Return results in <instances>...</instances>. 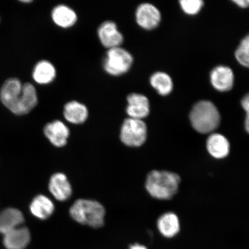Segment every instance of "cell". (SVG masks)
I'll list each match as a JSON object with an SVG mask.
<instances>
[{"instance_id": "20", "label": "cell", "mask_w": 249, "mask_h": 249, "mask_svg": "<svg viewBox=\"0 0 249 249\" xmlns=\"http://www.w3.org/2000/svg\"><path fill=\"white\" fill-rule=\"evenodd\" d=\"M157 227L161 235L166 238H172L179 232V218L172 212L164 213L159 217Z\"/></svg>"}, {"instance_id": "9", "label": "cell", "mask_w": 249, "mask_h": 249, "mask_svg": "<svg viewBox=\"0 0 249 249\" xmlns=\"http://www.w3.org/2000/svg\"><path fill=\"white\" fill-rule=\"evenodd\" d=\"M126 112L129 118L143 120L148 116L150 105L147 96L138 93H132L127 96Z\"/></svg>"}, {"instance_id": "24", "label": "cell", "mask_w": 249, "mask_h": 249, "mask_svg": "<svg viewBox=\"0 0 249 249\" xmlns=\"http://www.w3.org/2000/svg\"><path fill=\"white\" fill-rule=\"evenodd\" d=\"M241 105L246 112L245 127L246 131L249 134V93L244 96L241 101Z\"/></svg>"}, {"instance_id": "8", "label": "cell", "mask_w": 249, "mask_h": 249, "mask_svg": "<svg viewBox=\"0 0 249 249\" xmlns=\"http://www.w3.org/2000/svg\"><path fill=\"white\" fill-rule=\"evenodd\" d=\"M98 36L101 44L108 49L120 47L124 42V36L116 23L106 21L102 23L98 29Z\"/></svg>"}, {"instance_id": "22", "label": "cell", "mask_w": 249, "mask_h": 249, "mask_svg": "<svg viewBox=\"0 0 249 249\" xmlns=\"http://www.w3.org/2000/svg\"><path fill=\"white\" fill-rule=\"evenodd\" d=\"M235 55L239 64L249 68V34L242 40L236 50Z\"/></svg>"}, {"instance_id": "7", "label": "cell", "mask_w": 249, "mask_h": 249, "mask_svg": "<svg viewBox=\"0 0 249 249\" xmlns=\"http://www.w3.org/2000/svg\"><path fill=\"white\" fill-rule=\"evenodd\" d=\"M136 23L146 30H152L160 25L161 16L160 12L155 5L149 3H143L136 9Z\"/></svg>"}, {"instance_id": "23", "label": "cell", "mask_w": 249, "mask_h": 249, "mask_svg": "<svg viewBox=\"0 0 249 249\" xmlns=\"http://www.w3.org/2000/svg\"><path fill=\"white\" fill-rule=\"evenodd\" d=\"M179 4L183 12L190 15L197 14L204 6L201 0H181Z\"/></svg>"}, {"instance_id": "14", "label": "cell", "mask_w": 249, "mask_h": 249, "mask_svg": "<svg viewBox=\"0 0 249 249\" xmlns=\"http://www.w3.org/2000/svg\"><path fill=\"white\" fill-rule=\"evenodd\" d=\"M3 244L7 249H25L31 241V233L21 226L3 235Z\"/></svg>"}, {"instance_id": "1", "label": "cell", "mask_w": 249, "mask_h": 249, "mask_svg": "<svg viewBox=\"0 0 249 249\" xmlns=\"http://www.w3.org/2000/svg\"><path fill=\"white\" fill-rule=\"evenodd\" d=\"M180 182V177L175 173L152 170L147 175L145 187L151 197L158 200H168L177 194Z\"/></svg>"}, {"instance_id": "2", "label": "cell", "mask_w": 249, "mask_h": 249, "mask_svg": "<svg viewBox=\"0 0 249 249\" xmlns=\"http://www.w3.org/2000/svg\"><path fill=\"white\" fill-rule=\"evenodd\" d=\"M0 102L16 116L27 114V98L23 83L17 77H10L0 88Z\"/></svg>"}, {"instance_id": "12", "label": "cell", "mask_w": 249, "mask_h": 249, "mask_svg": "<svg viewBox=\"0 0 249 249\" xmlns=\"http://www.w3.org/2000/svg\"><path fill=\"white\" fill-rule=\"evenodd\" d=\"M210 80L212 85L217 91H229L234 83V74L231 68L220 65L211 71Z\"/></svg>"}, {"instance_id": "21", "label": "cell", "mask_w": 249, "mask_h": 249, "mask_svg": "<svg viewBox=\"0 0 249 249\" xmlns=\"http://www.w3.org/2000/svg\"><path fill=\"white\" fill-rule=\"evenodd\" d=\"M149 82L151 86L160 95L166 96L172 91L173 80L169 74L162 71H157L152 74Z\"/></svg>"}, {"instance_id": "11", "label": "cell", "mask_w": 249, "mask_h": 249, "mask_svg": "<svg viewBox=\"0 0 249 249\" xmlns=\"http://www.w3.org/2000/svg\"><path fill=\"white\" fill-rule=\"evenodd\" d=\"M51 194L59 201L68 200L72 195V188L65 174L57 173L51 177L49 182Z\"/></svg>"}, {"instance_id": "27", "label": "cell", "mask_w": 249, "mask_h": 249, "mask_svg": "<svg viewBox=\"0 0 249 249\" xmlns=\"http://www.w3.org/2000/svg\"><path fill=\"white\" fill-rule=\"evenodd\" d=\"M20 2L23 3V4H30L33 1H31V0H21Z\"/></svg>"}, {"instance_id": "13", "label": "cell", "mask_w": 249, "mask_h": 249, "mask_svg": "<svg viewBox=\"0 0 249 249\" xmlns=\"http://www.w3.org/2000/svg\"><path fill=\"white\" fill-rule=\"evenodd\" d=\"M206 148L212 157L216 160H223L228 157L231 146L226 137L222 134L214 132L208 136Z\"/></svg>"}, {"instance_id": "3", "label": "cell", "mask_w": 249, "mask_h": 249, "mask_svg": "<svg viewBox=\"0 0 249 249\" xmlns=\"http://www.w3.org/2000/svg\"><path fill=\"white\" fill-rule=\"evenodd\" d=\"M190 121L196 132L201 134L214 133L219 126L221 117L213 102L201 101L196 104L189 114Z\"/></svg>"}, {"instance_id": "17", "label": "cell", "mask_w": 249, "mask_h": 249, "mask_svg": "<svg viewBox=\"0 0 249 249\" xmlns=\"http://www.w3.org/2000/svg\"><path fill=\"white\" fill-rule=\"evenodd\" d=\"M57 71L54 65L48 60H43L37 62L32 72L33 79L39 85H48L55 80Z\"/></svg>"}, {"instance_id": "25", "label": "cell", "mask_w": 249, "mask_h": 249, "mask_svg": "<svg viewBox=\"0 0 249 249\" xmlns=\"http://www.w3.org/2000/svg\"><path fill=\"white\" fill-rule=\"evenodd\" d=\"M238 7L245 8L249 7V0H234L233 1Z\"/></svg>"}, {"instance_id": "6", "label": "cell", "mask_w": 249, "mask_h": 249, "mask_svg": "<svg viewBox=\"0 0 249 249\" xmlns=\"http://www.w3.org/2000/svg\"><path fill=\"white\" fill-rule=\"evenodd\" d=\"M147 124L142 120L127 118L121 127V141L127 147H141L147 140Z\"/></svg>"}, {"instance_id": "5", "label": "cell", "mask_w": 249, "mask_h": 249, "mask_svg": "<svg viewBox=\"0 0 249 249\" xmlns=\"http://www.w3.org/2000/svg\"><path fill=\"white\" fill-rule=\"evenodd\" d=\"M133 64L132 55L120 46L108 50L103 61V68L110 75L120 76L126 73Z\"/></svg>"}, {"instance_id": "19", "label": "cell", "mask_w": 249, "mask_h": 249, "mask_svg": "<svg viewBox=\"0 0 249 249\" xmlns=\"http://www.w3.org/2000/svg\"><path fill=\"white\" fill-rule=\"evenodd\" d=\"M63 114L65 119L68 123L79 124L87 121L89 117V110L82 103L72 101L64 106Z\"/></svg>"}, {"instance_id": "18", "label": "cell", "mask_w": 249, "mask_h": 249, "mask_svg": "<svg viewBox=\"0 0 249 249\" xmlns=\"http://www.w3.org/2000/svg\"><path fill=\"white\" fill-rule=\"evenodd\" d=\"M30 210L33 215L38 219L46 220L54 213L55 205L51 199L46 196L39 195L31 201Z\"/></svg>"}, {"instance_id": "28", "label": "cell", "mask_w": 249, "mask_h": 249, "mask_svg": "<svg viewBox=\"0 0 249 249\" xmlns=\"http://www.w3.org/2000/svg\"><path fill=\"white\" fill-rule=\"evenodd\" d=\"M0 21H1V18H0Z\"/></svg>"}, {"instance_id": "15", "label": "cell", "mask_w": 249, "mask_h": 249, "mask_svg": "<svg viewBox=\"0 0 249 249\" xmlns=\"http://www.w3.org/2000/svg\"><path fill=\"white\" fill-rule=\"evenodd\" d=\"M24 222L23 214L20 210L14 208H8L0 213V233L5 234Z\"/></svg>"}, {"instance_id": "26", "label": "cell", "mask_w": 249, "mask_h": 249, "mask_svg": "<svg viewBox=\"0 0 249 249\" xmlns=\"http://www.w3.org/2000/svg\"><path fill=\"white\" fill-rule=\"evenodd\" d=\"M129 249H148L144 245L136 244L130 246Z\"/></svg>"}, {"instance_id": "10", "label": "cell", "mask_w": 249, "mask_h": 249, "mask_svg": "<svg viewBox=\"0 0 249 249\" xmlns=\"http://www.w3.org/2000/svg\"><path fill=\"white\" fill-rule=\"evenodd\" d=\"M43 133L53 145L61 148L67 144L70 130L62 121L54 120L45 124Z\"/></svg>"}, {"instance_id": "4", "label": "cell", "mask_w": 249, "mask_h": 249, "mask_svg": "<svg viewBox=\"0 0 249 249\" xmlns=\"http://www.w3.org/2000/svg\"><path fill=\"white\" fill-rule=\"evenodd\" d=\"M70 214L78 223L92 228H101L105 224L106 210L97 201L79 199L71 207Z\"/></svg>"}, {"instance_id": "16", "label": "cell", "mask_w": 249, "mask_h": 249, "mask_svg": "<svg viewBox=\"0 0 249 249\" xmlns=\"http://www.w3.org/2000/svg\"><path fill=\"white\" fill-rule=\"evenodd\" d=\"M51 17L56 26L62 29H69L73 27L77 21L75 11L66 5L56 6L53 9Z\"/></svg>"}]
</instances>
